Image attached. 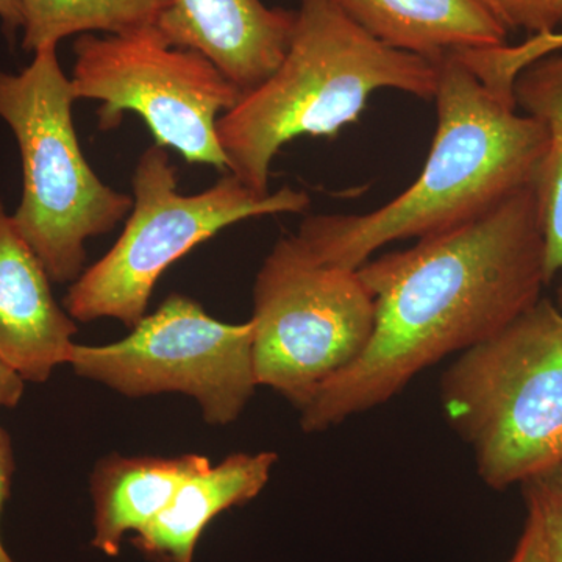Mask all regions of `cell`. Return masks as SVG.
<instances>
[{"label":"cell","mask_w":562,"mask_h":562,"mask_svg":"<svg viewBox=\"0 0 562 562\" xmlns=\"http://www.w3.org/2000/svg\"><path fill=\"white\" fill-rule=\"evenodd\" d=\"M375 301L368 349L301 412L305 432L392 401L450 355L479 346L542 299L546 243L535 184L479 220L358 269Z\"/></svg>","instance_id":"cell-1"},{"label":"cell","mask_w":562,"mask_h":562,"mask_svg":"<svg viewBox=\"0 0 562 562\" xmlns=\"http://www.w3.org/2000/svg\"><path fill=\"white\" fill-rule=\"evenodd\" d=\"M435 138L420 176L386 205L362 214H313L297 236L317 260L360 269L382 247L452 231L535 184L546 128L517 113L458 52L436 58Z\"/></svg>","instance_id":"cell-2"},{"label":"cell","mask_w":562,"mask_h":562,"mask_svg":"<svg viewBox=\"0 0 562 562\" xmlns=\"http://www.w3.org/2000/svg\"><path fill=\"white\" fill-rule=\"evenodd\" d=\"M295 13L279 68L217 122L227 172L260 195L271 194L272 162L291 140L335 138L358 121L372 92L432 101L438 88L435 61L376 40L336 0H299Z\"/></svg>","instance_id":"cell-3"},{"label":"cell","mask_w":562,"mask_h":562,"mask_svg":"<svg viewBox=\"0 0 562 562\" xmlns=\"http://www.w3.org/2000/svg\"><path fill=\"white\" fill-rule=\"evenodd\" d=\"M439 401L487 487L508 490L562 464V310L541 299L458 355Z\"/></svg>","instance_id":"cell-4"},{"label":"cell","mask_w":562,"mask_h":562,"mask_svg":"<svg viewBox=\"0 0 562 562\" xmlns=\"http://www.w3.org/2000/svg\"><path fill=\"white\" fill-rule=\"evenodd\" d=\"M70 77L57 47L33 54L16 74L0 70V120L20 147L22 194L11 214L52 283H74L85 271L87 243L131 214L133 198L103 183L81 151Z\"/></svg>","instance_id":"cell-5"},{"label":"cell","mask_w":562,"mask_h":562,"mask_svg":"<svg viewBox=\"0 0 562 562\" xmlns=\"http://www.w3.org/2000/svg\"><path fill=\"white\" fill-rule=\"evenodd\" d=\"M133 206L109 251L70 283L66 313L76 322L116 319L133 328L162 273L224 228L251 217L297 214L308 192L292 187L260 195L231 172L198 194H181L179 173L166 147L140 154L132 179Z\"/></svg>","instance_id":"cell-6"},{"label":"cell","mask_w":562,"mask_h":562,"mask_svg":"<svg viewBox=\"0 0 562 562\" xmlns=\"http://www.w3.org/2000/svg\"><path fill=\"white\" fill-rule=\"evenodd\" d=\"M250 322L258 386L302 412L368 349L375 301L358 269L317 260L294 233L281 236L262 261Z\"/></svg>","instance_id":"cell-7"},{"label":"cell","mask_w":562,"mask_h":562,"mask_svg":"<svg viewBox=\"0 0 562 562\" xmlns=\"http://www.w3.org/2000/svg\"><path fill=\"white\" fill-rule=\"evenodd\" d=\"M74 55V95L101 102L99 128L111 131L125 113H135L158 146L191 165L228 171L217 122L243 92L209 58L172 46L155 24L120 35H80Z\"/></svg>","instance_id":"cell-8"},{"label":"cell","mask_w":562,"mask_h":562,"mask_svg":"<svg viewBox=\"0 0 562 562\" xmlns=\"http://www.w3.org/2000/svg\"><path fill=\"white\" fill-rule=\"evenodd\" d=\"M68 364L81 379L127 397L188 395L213 427L238 420L258 387L251 322L214 319L181 294L169 295L121 341L74 344Z\"/></svg>","instance_id":"cell-9"},{"label":"cell","mask_w":562,"mask_h":562,"mask_svg":"<svg viewBox=\"0 0 562 562\" xmlns=\"http://www.w3.org/2000/svg\"><path fill=\"white\" fill-rule=\"evenodd\" d=\"M295 16L262 0H171L155 27L172 46L209 58L246 94L283 61Z\"/></svg>","instance_id":"cell-10"},{"label":"cell","mask_w":562,"mask_h":562,"mask_svg":"<svg viewBox=\"0 0 562 562\" xmlns=\"http://www.w3.org/2000/svg\"><path fill=\"white\" fill-rule=\"evenodd\" d=\"M76 335V321L0 199V360L24 382L44 383L68 364Z\"/></svg>","instance_id":"cell-11"},{"label":"cell","mask_w":562,"mask_h":562,"mask_svg":"<svg viewBox=\"0 0 562 562\" xmlns=\"http://www.w3.org/2000/svg\"><path fill=\"white\" fill-rule=\"evenodd\" d=\"M277 453H233L181 484L169 505L132 543L149 562H192L199 539L211 520L235 506L246 505L265 490Z\"/></svg>","instance_id":"cell-12"},{"label":"cell","mask_w":562,"mask_h":562,"mask_svg":"<svg viewBox=\"0 0 562 562\" xmlns=\"http://www.w3.org/2000/svg\"><path fill=\"white\" fill-rule=\"evenodd\" d=\"M376 40L435 61L447 52L508 46L486 0H336Z\"/></svg>","instance_id":"cell-13"},{"label":"cell","mask_w":562,"mask_h":562,"mask_svg":"<svg viewBox=\"0 0 562 562\" xmlns=\"http://www.w3.org/2000/svg\"><path fill=\"white\" fill-rule=\"evenodd\" d=\"M209 458L188 453L176 458L122 457L113 453L91 473V546L114 558L125 536L146 527L169 505L181 484L210 468Z\"/></svg>","instance_id":"cell-14"},{"label":"cell","mask_w":562,"mask_h":562,"mask_svg":"<svg viewBox=\"0 0 562 562\" xmlns=\"http://www.w3.org/2000/svg\"><path fill=\"white\" fill-rule=\"evenodd\" d=\"M513 95L517 109L541 122L549 138L535 188L550 283L562 273V54L543 55L520 69Z\"/></svg>","instance_id":"cell-15"},{"label":"cell","mask_w":562,"mask_h":562,"mask_svg":"<svg viewBox=\"0 0 562 562\" xmlns=\"http://www.w3.org/2000/svg\"><path fill=\"white\" fill-rule=\"evenodd\" d=\"M171 0H20L22 49L57 47L69 36L120 35L154 25Z\"/></svg>","instance_id":"cell-16"},{"label":"cell","mask_w":562,"mask_h":562,"mask_svg":"<svg viewBox=\"0 0 562 562\" xmlns=\"http://www.w3.org/2000/svg\"><path fill=\"white\" fill-rule=\"evenodd\" d=\"M541 525L546 562H562V464L520 484Z\"/></svg>","instance_id":"cell-17"},{"label":"cell","mask_w":562,"mask_h":562,"mask_svg":"<svg viewBox=\"0 0 562 562\" xmlns=\"http://www.w3.org/2000/svg\"><path fill=\"white\" fill-rule=\"evenodd\" d=\"M508 31L536 35L557 32L560 0H486Z\"/></svg>","instance_id":"cell-18"},{"label":"cell","mask_w":562,"mask_h":562,"mask_svg":"<svg viewBox=\"0 0 562 562\" xmlns=\"http://www.w3.org/2000/svg\"><path fill=\"white\" fill-rule=\"evenodd\" d=\"M506 562H546L541 525H539L538 517L531 509H527V520H525L522 535H520L516 549Z\"/></svg>","instance_id":"cell-19"},{"label":"cell","mask_w":562,"mask_h":562,"mask_svg":"<svg viewBox=\"0 0 562 562\" xmlns=\"http://www.w3.org/2000/svg\"><path fill=\"white\" fill-rule=\"evenodd\" d=\"M14 469L16 464H14L13 446H11L9 432L0 425V516H2L3 505L10 497ZM0 562H14L3 546L2 536H0Z\"/></svg>","instance_id":"cell-20"},{"label":"cell","mask_w":562,"mask_h":562,"mask_svg":"<svg viewBox=\"0 0 562 562\" xmlns=\"http://www.w3.org/2000/svg\"><path fill=\"white\" fill-rule=\"evenodd\" d=\"M24 383L20 373L0 360V406L14 408L24 395Z\"/></svg>","instance_id":"cell-21"},{"label":"cell","mask_w":562,"mask_h":562,"mask_svg":"<svg viewBox=\"0 0 562 562\" xmlns=\"http://www.w3.org/2000/svg\"><path fill=\"white\" fill-rule=\"evenodd\" d=\"M0 22L10 43H14L18 33L24 27L20 0H0Z\"/></svg>","instance_id":"cell-22"},{"label":"cell","mask_w":562,"mask_h":562,"mask_svg":"<svg viewBox=\"0 0 562 562\" xmlns=\"http://www.w3.org/2000/svg\"><path fill=\"white\" fill-rule=\"evenodd\" d=\"M547 46L550 50L558 52L562 49V33L554 32L547 38Z\"/></svg>","instance_id":"cell-23"},{"label":"cell","mask_w":562,"mask_h":562,"mask_svg":"<svg viewBox=\"0 0 562 562\" xmlns=\"http://www.w3.org/2000/svg\"><path fill=\"white\" fill-rule=\"evenodd\" d=\"M557 305L562 310V280L557 291Z\"/></svg>","instance_id":"cell-24"},{"label":"cell","mask_w":562,"mask_h":562,"mask_svg":"<svg viewBox=\"0 0 562 562\" xmlns=\"http://www.w3.org/2000/svg\"><path fill=\"white\" fill-rule=\"evenodd\" d=\"M558 27H562V0L558 3Z\"/></svg>","instance_id":"cell-25"}]
</instances>
